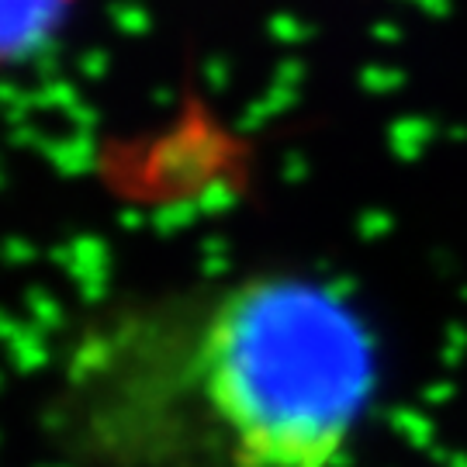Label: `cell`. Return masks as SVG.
<instances>
[{
    "label": "cell",
    "mask_w": 467,
    "mask_h": 467,
    "mask_svg": "<svg viewBox=\"0 0 467 467\" xmlns=\"http://www.w3.org/2000/svg\"><path fill=\"white\" fill-rule=\"evenodd\" d=\"M374 381L350 301L260 270L90 312L59 353L46 430L69 467H336Z\"/></svg>",
    "instance_id": "1"
},
{
    "label": "cell",
    "mask_w": 467,
    "mask_h": 467,
    "mask_svg": "<svg viewBox=\"0 0 467 467\" xmlns=\"http://www.w3.org/2000/svg\"><path fill=\"white\" fill-rule=\"evenodd\" d=\"M77 0H0V73L28 67L67 32Z\"/></svg>",
    "instance_id": "2"
}]
</instances>
